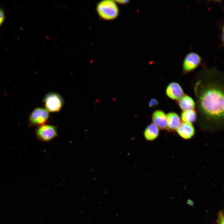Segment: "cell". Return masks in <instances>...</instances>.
Returning <instances> with one entry per match:
<instances>
[{
	"label": "cell",
	"instance_id": "1",
	"mask_svg": "<svg viewBox=\"0 0 224 224\" xmlns=\"http://www.w3.org/2000/svg\"><path fill=\"white\" fill-rule=\"evenodd\" d=\"M207 80H200L195 85L198 108L207 119L221 120L224 117L223 88L217 81Z\"/></svg>",
	"mask_w": 224,
	"mask_h": 224
},
{
	"label": "cell",
	"instance_id": "2",
	"mask_svg": "<svg viewBox=\"0 0 224 224\" xmlns=\"http://www.w3.org/2000/svg\"><path fill=\"white\" fill-rule=\"evenodd\" d=\"M97 10L100 17L105 20H112L118 16L119 10L114 1L106 0L100 2Z\"/></svg>",
	"mask_w": 224,
	"mask_h": 224
},
{
	"label": "cell",
	"instance_id": "3",
	"mask_svg": "<svg viewBox=\"0 0 224 224\" xmlns=\"http://www.w3.org/2000/svg\"><path fill=\"white\" fill-rule=\"evenodd\" d=\"M201 57L198 53L191 52L188 53L184 58L182 67L184 73L191 72L196 69L201 63Z\"/></svg>",
	"mask_w": 224,
	"mask_h": 224
},
{
	"label": "cell",
	"instance_id": "4",
	"mask_svg": "<svg viewBox=\"0 0 224 224\" xmlns=\"http://www.w3.org/2000/svg\"><path fill=\"white\" fill-rule=\"evenodd\" d=\"M46 109L50 112L58 111L63 105L62 98L57 93H51L47 95L44 99Z\"/></svg>",
	"mask_w": 224,
	"mask_h": 224
},
{
	"label": "cell",
	"instance_id": "5",
	"mask_svg": "<svg viewBox=\"0 0 224 224\" xmlns=\"http://www.w3.org/2000/svg\"><path fill=\"white\" fill-rule=\"evenodd\" d=\"M38 138L44 141H49L55 138L57 135L56 127L53 125L43 124L40 125L36 130Z\"/></svg>",
	"mask_w": 224,
	"mask_h": 224
},
{
	"label": "cell",
	"instance_id": "6",
	"mask_svg": "<svg viewBox=\"0 0 224 224\" xmlns=\"http://www.w3.org/2000/svg\"><path fill=\"white\" fill-rule=\"evenodd\" d=\"M49 117V111L46 109L37 108L34 110L31 113L30 121L32 125H41L44 124Z\"/></svg>",
	"mask_w": 224,
	"mask_h": 224
},
{
	"label": "cell",
	"instance_id": "7",
	"mask_svg": "<svg viewBox=\"0 0 224 224\" xmlns=\"http://www.w3.org/2000/svg\"><path fill=\"white\" fill-rule=\"evenodd\" d=\"M166 95L171 99L179 100L184 95V92L180 86L177 83L172 82L167 86Z\"/></svg>",
	"mask_w": 224,
	"mask_h": 224
},
{
	"label": "cell",
	"instance_id": "8",
	"mask_svg": "<svg viewBox=\"0 0 224 224\" xmlns=\"http://www.w3.org/2000/svg\"><path fill=\"white\" fill-rule=\"evenodd\" d=\"M179 136L185 139H190L194 135V128L192 124L183 122L176 129Z\"/></svg>",
	"mask_w": 224,
	"mask_h": 224
},
{
	"label": "cell",
	"instance_id": "9",
	"mask_svg": "<svg viewBox=\"0 0 224 224\" xmlns=\"http://www.w3.org/2000/svg\"><path fill=\"white\" fill-rule=\"evenodd\" d=\"M152 120L159 128L163 129L167 128L166 115L163 111L158 110L154 111L152 114Z\"/></svg>",
	"mask_w": 224,
	"mask_h": 224
},
{
	"label": "cell",
	"instance_id": "10",
	"mask_svg": "<svg viewBox=\"0 0 224 224\" xmlns=\"http://www.w3.org/2000/svg\"><path fill=\"white\" fill-rule=\"evenodd\" d=\"M159 134V128L154 123L150 124L144 132L145 139L148 141H153L158 137Z\"/></svg>",
	"mask_w": 224,
	"mask_h": 224
},
{
	"label": "cell",
	"instance_id": "11",
	"mask_svg": "<svg viewBox=\"0 0 224 224\" xmlns=\"http://www.w3.org/2000/svg\"><path fill=\"white\" fill-rule=\"evenodd\" d=\"M167 127L171 130L177 129L181 122L178 114L174 112L168 113L166 115Z\"/></svg>",
	"mask_w": 224,
	"mask_h": 224
},
{
	"label": "cell",
	"instance_id": "12",
	"mask_svg": "<svg viewBox=\"0 0 224 224\" xmlns=\"http://www.w3.org/2000/svg\"><path fill=\"white\" fill-rule=\"evenodd\" d=\"M178 104L180 108L183 110H193L195 107V103L189 96L183 95L179 100Z\"/></svg>",
	"mask_w": 224,
	"mask_h": 224
},
{
	"label": "cell",
	"instance_id": "13",
	"mask_svg": "<svg viewBox=\"0 0 224 224\" xmlns=\"http://www.w3.org/2000/svg\"><path fill=\"white\" fill-rule=\"evenodd\" d=\"M181 117L183 122L192 124L196 120V114L194 110H183Z\"/></svg>",
	"mask_w": 224,
	"mask_h": 224
},
{
	"label": "cell",
	"instance_id": "14",
	"mask_svg": "<svg viewBox=\"0 0 224 224\" xmlns=\"http://www.w3.org/2000/svg\"><path fill=\"white\" fill-rule=\"evenodd\" d=\"M218 222V224H224V216L222 212H220L219 213Z\"/></svg>",
	"mask_w": 224,
	"mask_h": 224
},
{
	"label": "cell",
	"instance_id": "15",
	"mask_svg": "<svg viewBox=\"0 0 224 224\" xmlns=\"http://www.w3.org/2000/svg\"><path fill=\"white\" fill-rule=\"evenodd\" d=\"M5 18V15L3 11L0 8V26L3 23Z\"/></svg>",
	"mask_w": 224,
	"mask_h": 224
},
{
	"label": "cell",
	"instance_id": "16",
	"mask_svg": "<svg viewBox=\"0 0 224 224\" xmlns=\"http://www.w3.org/2000/svg\"><path fill=\"white\" fill-rule=\"evenodd\" d=\"M158 104V102L154 98H152L149 102V105L150 107H152L154 106L157 105Z\"/></svg>",
	"mask_w": 224,
	"mask_h": 224
},
{
	"label": "cell",
	"instance_id": "17",
	"mask_svg": "<svg viewBox=\"0 0 224 224\" xmlns=\"http://www.w3.org/2000/svg\"><path fill=\"white\" fill-rule=\"evenodd\" d=\"M115 2L117 3H119L120 4H125L127 3L128 1V0H117L115 1Z\"/></svg>",
	"mask_w": 224,
	"mask_h": 224
}]
</instances>
